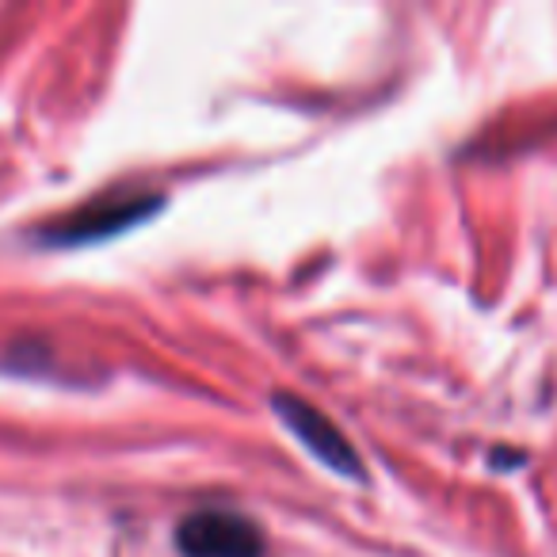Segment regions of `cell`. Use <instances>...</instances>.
<instances>
[{"mask_svg": "<svg viewBox=\"0 0 557 557\" xmlns=\"http://www.w3.org/2000/svg\"><path fill=\"white\" fill-rule=\"evenodd\" d=\"M271 409H275V417L290 428V435H295L318 462H325L333 473H344V478H351V481L367 478L363 462H359V450L351 447L348 435H344L318 405L302 401V397H295V394H275L271 397Z\"/></svg>", "mask_w": 557, "mask_h": 557, "instance_id": "cell-2", "label": "cell"}, {"mask_svg": "<svg viewBox=\"0 0 557 557\" xmlns=\"http://www.w3.org/2000/svg\"><path fill=\"white\" fill-rule=\"evenodd\" d=\"M176 549L184 557H263V531L233 511H195L180 519Z\"/></svg>", "mask_w": 557, "mask_h": 557, "instance_id": "cell-3", "label": "cell"}, {"mask_svg": "<svg viewBox=\"0 0 557 557\" xmlns=\"http://www.w3.org/2000/svg\"><path fill=\"white\" fill-rule=\"evenodd\" d=\"M161 207H164V195H157V191H111V195H100L96 202H85V207L70 210V214L58 218V222L42 225L35 237L54 248L92 245V240H108V237H115V233L149 222Z\"/></svg>", "mask_w": 557, "mask_h": 557, "instance_id": "cell-1", "label": "cell"}]
</instances>
